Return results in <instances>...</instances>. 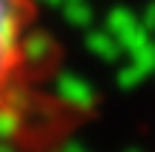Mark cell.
Returning a JSON list of instances; mask_svg holds the SVG:
<instances>
[{"instance_id": "cell-1", "label": "cell", "mask_w": 155, "mask_h": 152, "mask_svg": "<svg viewBox=\"0 0 155 152\" xmlns=\"http://www.w3.org/2000/svg\"><path fill=\"white\" fill-rule=\"evenodd\" d=\"M32 18L35 12L29 0H0V102L9 97L26 68Z\"/></svg>"}]
</instances>
